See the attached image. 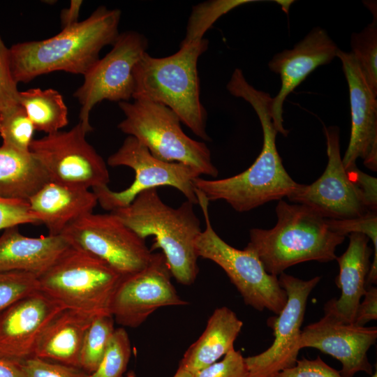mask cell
<instances>
[{
	"instance_id": "cell-27",
	"label": "cell",
	"mask_w": 377,
	"mask_h": 377,
	"mask_svg": "<svg viewBox=\"0 0 377 377\" xmlns=\"http://www.w3.org/2000/svg\"><path fill=\"white\" fill-rule=\"evenodd\" d=\"M111 313L98 314L87 330L79 357V367L88 374L94 372L100 364L115 330Z\"/></svg>"
},
{
	"instance_id": "cell-22",
	"label": "cell",
	"mask_w": 377,
	"mask_h": 377,
	"mask_svg": "<svg viewBox=\"0 0 377 377\" xmlns=\"http://www.w3.org/2000/svg\"><path fill=\"white\" fill-rule=\"evenodd\" d=\"M97 315L63 309L41 332L35 345L34 357L80 368L79 357L83 338Z\"/></svg>"
},
{
	"instance_id": "cell-8",
	"label": "cell",
	"mask_w": 377,
	"mask_h": 377,
	"mask_svg": "<svg viewBox=\"0 0 377 377\" xmlns=\"http://www.w3.org/2000/svg\"><path fill=\"white\" fill-rule=\"evenodd\" d=\"M195 192L205 222V229L195 243L198 257L221 267L246 305L260 311L267 309L279 314L287 302V294L280 286L278 276L268 274L251 249H237L219 236L210 221L209 200L195 188Z\"/></svg>"
},
{
	"instance_id": "cell-34",
	"label": "cell",
	"mask_w": 377,
	"mask_h": 377,
	"mask_svg": "<svg viewBox=\"0 0 377 377\" xmlns=\"http://www.w3.org/2000/svg\"><path fill=\"white\" fill-rule=\"evenodd\" d=\"M27 377H89L80 368L36 357L20 363Z\"/></svg>"
},
{
	"instance_id": "cell-37",
	"label": "cell",
	"mask_w": 377,
	"mask_h": 377,
	"mask_svg": "<svg viewBox=\"0 0 377 377\" xmlns=\"http://www.w3.org/2000/svg\"><path fill=\"white\" fill-rule=\"evenodd\" d=\"M27 223L39 224L28 201L0 198V230Z\"/></svg>"
},
{
	"instance_id": "cell-10",
	"label": "cell",
	"mask_w": 377,
	"mask_h": 377,
	"mask_svg": "<svg viewBox=\"0 0 377 377\" xmlns=\"http://www.w3.org/2000/svg\"><path fill=\"white\" fill-rule=\"evenodd\" d=\"M60 235L71 246L103 260L123 276L144 269L152 256L145 239L111 212L82 216Z\"/></svg>"
},
{
	"instance_id": "cell-1",
	"label": "cell",
	"mask_w": 377,
	"mask_h": 377,
	"mask_svg": "<svg viewBox=\"0 0 377 377\" xmlns=\"http://www.w3.org/2000/svg\"><path fill=\"white\" fill-rule=\"evenodd\" d=\"M226 88L230 94L244 99L255 110L263 130V147L253 163L242 172L219 179L198 177L193 181L194 187L209 202L224 200L238 212L289 198L301 184L288 175L278 153V132L272 117V98L249 84L239 68L234 70Z\"/></svg>"
},
{
	"instance_id": "cell-40",
	"label": "cell",
	"mask_w": 377,
	"mask_h": 377,
	"mask_svg": "<svg viewBox=\"0 0 377 377\" xmlns=\"http://www.w3.org/2000/svg\"><path fill=\"white\" fill-rule=\"evenodd\" d=\"M364 300L360 302L353 324L360 327L372 320L377 319V288L369 286L364 295Z\"/></svg>"
},
{
	"instance_id": "cell-42",
	"label": "cell",
	"mask_w": 377,
	"mask_h": 377,
	"mask_svg": "<svg viewBox=\"0 0 377 377\" xmlns=\"http://www.w3.org/2000/svg\"><path fill=\"white\" fill-rule=\"evenodd\" d=\"M0 377H27L20 363L0 357Z\"/></svg>"
},
{
	"instance_id": "cell-43",
	"label": "cell",
	"mask_w": 377,
	"mask_h": 377,
	"mask_svg": "<svg viewBox=\"0 0 377 377\" xmlns=\"http://www.w3.org/2000/svg\"><path fill=\"white\" fill-rule=\"evenodd\" d=\"M172 377H194V376L182 369L177 368L175 374Z\"/></svg>"
},
{
	"instance_id": "cell-33",
	"label": "cell",
	"mask_w": 377,
	"mask_h": 377,
	"mask_svg": "<svg viewBox=\"0 0 377 377\" xmlns=\"http://www.w3.org/2000/svg\"><path fill=\"white\" fill-rule=\"evenodd\" d=\"M255 1L251 0H221L207 3V15L199 17L192 13L190 18L186 40L202 38L206 30L221 15L234 8Z\"/></svg>"
},
{
	"instance_id": "cell-26",
	"label": "cell",
	"mask_w": 377,
	"mask_h": 377,
	"mask_svg": "<svg viewBox=\"0 0 377 377\" xmlns=\"http://www.w3.org/2000/svg\"><path fill=\"white\" fill-rule=\"evenodd\" d=\"M19 103L36 131L50 134L68 123V108L61 94L54 89L34 88L20 91Z\"/></svg>"
},
{
	"instance_id": "cell-11",
	"label": "cell",
	"mask_w": 377,
	"mask_h": 377,
	"mask_svg": "<svg viewBox=\"0 0 377 377\" xmlns=\"http://www.w3.org/2000/svg\"><path fill=\"white\" fill-rule=\"evenodd\" d=\"M111 50L99 59L84 76L82 85L74 92L80 105L79 123L88 133L93 131L90 112L104 100L129 101L133 98V70L147 52L148 40L135 31L119 33Z\"/></svg>"
},
{
	"instance_id": "cell-20",
	"label": "cell",
	"mask_w": 377,
	"mask_h": 377,
	"mask_svg": "<svg viewBox=\"0 0 377 377\" xmlns=\"http://www.w3.org/2000/svg\"><path fill=\"white\" fill-rule=\"evenodd\" d=\"M39 223L44 224L49 235H60L70 223L93 212L98 203L96 194L87 188L49 182L28 201Z\"/></svg>"
},
{
	"instance_id": "cell-6",
	"label": "cell",
	"mask_w": 377,
	"mask_h": 377,
	"mask_svg": "<svg viewBox=\"0 0 377 377\" xmlns=\"http://www.w3.org/2000/svg\"><path fill=\"white\" fill-rule=\"evenodd\" d=\"M119 107L125 117L118 128L135 138L152 156L165 162L188 165L200 175L218 176L207 145L188 137L182 128L179 118L169 108L143 99L119 102Z\"/></svg>"
},
{
	"instance_id": "cell-29",
	"label": "cell",
	"mask_w": 377,
	"mask_h": 377,
	"mask_svg": "<svg viewBox=\"0 0 377 377\" xmlns=\"http://www.w3.org/2000/svg\"><path fill=\"white\" fill-rule=\"evenodd\" d=\"M353 54L367 84L377 96V16L350 37Z\"/></svg>"
},
{
	"instance_id": "cell-23",
	"label": "cell",
	"mask_w": 377,
	"mask_h": 377,
	"mask_svg": "<svg viewBox=\"0 0 377 377\" xmlns=\"http://www.w3.org/2000/svg\"><path fill=\"white\" fill-rule=\"evenodd\" d=\"M348 236L346 251L336 258L339 267L336 283L341 289V295L327 302L340 318L353 323L360 300L367 291L373 250L368 244L370 239L365 235L351 233Z\"/></svg>"
},
{
	"instance_id": "cell-19",
	"label": "cell",
	"mask_w": 377,
	"mask_h": 377,
	"mask_svg": "<svg viewBox=\"0 0 377 377\" xmlns=\"http://www.w3.org/2000/svg\"><path fill=\"white\" fill-rule=\"evenodd\" d=\"M65 307L36 290L0 313V357L18 363L33 357L36 341L50 320Z\"/></svg>"
},
{
	"instance_id": "cell-17",
	"label": "cell",
	"mask_w": 377,
	"mask_h": 377,
	"mask_svg": "<svg viewBox=\"0 0 377 377\" xmlns=\"http://www.w3.org/2000/svg\"><path fill=\"white\" fill-rule=\"evenodd\" d=\"M339 50L327 32L316 27L293 48L276 53L268 62L269 69L279 75L281 81L272 105V121L278 133L284 136L289 133L283 124V106L287 96L316 68L337 57Z\"/></svg>"
},
{
	"instance_id": "cell-32",
	"label": "cell",
	"mask_w": 377,
	"mask_h": 377,
	"mask_svg": "<svg viewBox=\"0 0 377 377\" xmlns=\"http://www.w3.org/2000/svg\"><path fill=\"white\" fill-rule=\"evenodd\" d=\"M38 276L26 272H0V313L18 300L39 290Z\"/></svg>"
},
{
	"instance_id": "cell-28",
	"label": "cell",
	"mask_w": 377,
	"mask_h": 377,
	"mask_svg": "<svg viewBox=\"0 0 377 377\" xmlns=\"http://www.w3.org/2000/svg\"><path fill=\"white\" fill-rule=\"evenodd\" d=\"M34 131L32 122L20 103L0 112L3 146L22 153H30Z\"/></svg>"
},
{
	"instance_id": "cell-3",
	"label": "cell",
	"mask_w": 377,
	"mask_h": 377,
	"mask_svg": "<svg viewBox=\"0 0 377 377\" xmlns=\"http://www.w3.org/2000/svg\"><path fill=\"white\" fill-rule=\"evenodd\" d=\"M208 40H184L179 50L165 57L145 52L133 70V99L162 104L172 110L198 137L210 141L206 130L207 112L200 101L198 61L208 47Z\"/></svg>"
},
{
	"instance_id": "cell-9",
	"label": "cell",
	"mask_w": 377,
	"mask_h": 377,
	"mask_svg": "<svg viewBox=\"0 0 377 377\" xmlns=\"http://www.w3.org/2000/svg\"><path fill=\"white\" fill-rule=\"evenodd\" d=\"M112 167L127 166L135 172L130 186L121 191L110 190L108 186L93 188L98 203L112 212L128 206L141 192L169 186L179 191L188 200L198 205L193 181L200 174L193 168L177 162H165L151 155L146 147L128 135L118 150L108 158Z\"/></svg>"
},
{
	"instance_id": "cell-7",
	"label": "cell",
	"mask_w": 377,
	"mask_h": 377,
	"mask_svg": "<svg viewBox=\"0 0 377 377\" xmlns=\"http://www.w3.org/2000/svg\"><path fill=\"white\" fill-rule=\"evenodd\" d=\"M123 276L96 256L70 246L38 276L39 290L65 308L110 312Z\"/></svg>"
},
{
	"instance_id": "cell-2",
	"label": "cell",
	"mask_w": 377,
	"mask_h": 377,
	"mask_svg": "<svg viewBox=\"0 0 377 377\" xmlns=\"http://www.w3.org/2000/svg\"><path fill=\"white\" fill-rule=\"evenodd\" d=\"M121 15L119 9L101 6L52 37L13 45L9 53L15 80L27 83L54 71L84 75L100 59L101 50L114 43Z\"/></svg>"
},
{
	"instance_id": "cell-31",
	"label": "cell",
	"mask_w": 377,
	"mask_h": 377,
	"mask_svg": "<svg viewBox=\"0 0 377 377\" xmlns=\"http://www.w3.org/2000/svg\"><path fill=\"white\" fill-rule=\"evenodd\" d=\"M329 228L346 237L351 233L365 235L372 242L374 256L367 278V288L377 283V214L376 211H368L364 214L347 219H327Z\"/></svg>"
},
{
	"instance_id": "cell-18",
	"label": "cell",
	"mask_w": 377,
	"mask_h": 377,
	"mask_svg": "<svg viewBox=\"0 0 377 377\" xmlns=\"http://www.w3.org/2000/svg\"><path fill=\"white\" fill-rule=\"evenodd\" d=\"M350 96L351 130L349 143L342 158L346 169L356 165L358 158L372 171H377V96L367 84L353 54L339 50Z\"/></svg>"
},
{
	"instance_id": "cell-38",
	"label": "cell",
	"mask_w": 377,
	"mask_h": 377,
	"mask_svg": "<svg viewBox=\"0 0 377 377\" xmlns=\"http://www.w3.org/2000/svg\"><path fill=\"white\" fill-rule=\"evenodd\" d=\"M274 377H343L339 371L327 364L319 356L315 360L302 358Z\"/></svg>"
},
{
	"instance_id": "cell-13",
	"label": "cell",
	"mask_w": 377,
	"mask_h": 377,
	"mask_svg": "<svg viewBox=\"0 0 377 377\" xmlns=\"http://www.w3.org/2000/svg\"><path fill=\"white\" fill-rule=\"evenodd\" d=\"M278 279L286 292L287 302L278 316L268 321L274 330L271 346L261 353L244 357L250 377H274L296 364L307 300L320 276L304 281L283 272Z\"/></svg>"
},
{
	"instance_id": "cell-36",
	"label": "cell",
	"mask_w": 377,
	"mask_h": 377,
	"mask_svg": "<svg viewBox=\"0 0 377 377\" xmlns=\"http://www.w3.org/2000/svg\"><path fill=\"white\" fill-rule=\"evenodd\" d=\"M194 377H250L244 357L235 348L223 358L200 370Z\"/></svg>"
},
{
	"instance_id": "cell-30",
	"label": "cell",
	"mask_w": 377,
	"mask_h": 377,
	"mask_svg": "<svg viewBox=\"0 0 377 377\" xmlns=\"http://www.w3.org/2000/svg\"><path fill=\"white\" fill-rule=\"evenodd\" d=\"M131 355V345L123 327L114 330L102 360L89 377H124Z\"/></svg>"
},
{
	"instance_id": "cell-41",
	"label": "cell",
	"mask_w": 377,
	"mask_h": 377,
	"mask_svg": "<svg viewBox=\"0 0 377 377\" xmlns=\"http://www.w3.org/2000/svg\"><path fill=\"white\" fill-rule=\"evenodd\" d=\"M82 3V0H71L69 6L61 10L60 19L62 29L72 27L80 22L78 17Z\"/></svg>"
},
{
	"instance_id": "cell-35",
	"label": "cell",
	"mask_w": 377,
	"mask_h": 377,
	"mask_svg": "<svg viewBox=\"0 0 377 377\" xmlns=\"http://www.w3.org/2000/svg\"><path fill=\"white\" fill-rule=\"evenodd\" d=\"M19 95L11 71L9 48L0 36V112L19 104Z\"/></svg>"
},
{
	"instance_id": "cell-12",
	"label": "cell",
	"mask_w": 377,
	"mask_h": 377,
	"mask_svg": "<svg viewBox=\"0 0 377 377\" xmlns=\"http://www.w3.org/2000/svg\"><path fill=\"white\" fill-rule=\"evenodd\" d=\"M87 134L78 123L68 131L33 140L30 152L50 182L87 189L108 186L110 174L106 163L87 142Z\"/></svg>"
},
{
	"instance_id": "cell-21",
	"label": "cell",
	"mask_w": 377,
	"mask_h": 377,
	"mask_svg": "<svg viewBox=\"0 0 377 377\" xmlns=\"http://www.w3.org/2000/svg\"><path fill=\"white\" fill-rule=\"evenodd\" d=\"M61 235L24 236L18 226L0 236V272H26L39 276L70 247Z\"/></svg>"
},
{
	"instance_id": "cell-5",
	"label": "cell",
	"mask_w": 377,
	"mask_h": 377,
	"mask_svg": "<svg viewBox=\"0 0 377 377\" xmlns=\"http://www.w3.org/2000/svg\"><path fill=\"white\" fill-rule=\"evenodd\" d=\"M188 200L177 207L165 204L157 188L139 193L126 207L110 212L142 239L153 236L150 251L161 249L172 276L181 284H192L198 274L195 240L200 222Z\"/></svg>"
},
{
	"instance_id": "cell-39",
	"label": "cell",
	"mask_w": 377,
	"mask_h": 377,
	"mask_svg": "<svg viewBox=\"0 0 377 377\" xmlns=\"http://www.w3.org/2000/svg\"><path fill=\"white\" fill-rule=\"evenodd\" d=\"M348 175L361 193L369 211L377 209V179L363 172L357 165L346 169Z\"/></svg>"
},
{
	"instance_id": "cell-15",
	"label": "cell",
	"mask_w": 377,
	"mask_h": 377,
	"mask_svg": "<svg viewBox=\"0 0 377 377\" xmlns=\"http://www.w3.org/2000/svg\"><path fill=\"white\" fill-rule=\"evenodd\" d=\"M171 276L163 253H152L144 269L124 276L119 284L110 307L114 321L135 328L159 308L187 304L177 294Z\"/></svg>"
},
{
	"instance_id": "cell-4",
	"label": "cell",
	"mask_w": 377,
	"mask_h": 377,
	"mask_svg": "<svg viewBox=\"0 0 377 377\" xmlns=\"http://www.w3.org/2000/svg\"><path fill=\"white\" fill-rule=\"evenodd\" d=\"M277 222L271 229L252 228L246 247L253 251L265 271L279 276L290 267L308 261L336 260L344 236L332 231L326 219L310 207L279 200Z\"/></svg>"
},
{
	"instance_id": "cell-16",
	"label": "cell",
	"mask_w": 377,
	"mask_h": 377,
	"mask_svg": "<svg viewBox=\"0 0 377 377\" xmlns=\"http://www.w3.org/2000/svg\"><path fill=\"white\" fill-rule=\"evenodd\" d=\"M324 316L301 332L300 348H313L338 360L343 377L359 371L372 374L367 352L377 339L376 327H360L340 318L327 302Z\"/></svg>"
},
{
	"instance_id": "cell-25",
	"label": "cell",
	"mask_w": 377,
	"mask_h": 377,
	"mask_svg": "<svg viewBox=\"0 0 377 377\" xmlns=\"http://www.w3.org/2000/svg\"><path fill=\"white\" fill-rule=\"evenodd\" d=\"M49 182L46 171L31 152L0 146V198L29 201Z\"/></svg>"
},
{
	"instance_id": "cell-44",
	"label": "cell",
	"mask_w": 377,
	"mask_h": 377,
	"mask_svg": "<svg viewBox=\"0 0 377 377\" xmlns=\"http://www.w3.org/2000/svg\"><path fill=\"white\" fill-rule=\"evenodd\" d=\"M371 377H377L376 371H375V373L374 374H372Z\"/></svg>"
},
{
	"instance_id": "cell-24",
	"label": "cell",
	"mask_w": 377,
	"mask_h": 377,
	"mask_svg": "<svg viewBox=\"0 0 377 377\" xmlns=\"http://www.w3.org/2000/svg\"><path fill=\"white\" fill-rule=\"evenodd\" d=\"M242 321L226 306L212 313L201 336L184 353L178 368L193 376L234 349Z\"/></svg>"
},
{
	"instance_id": "cell-14",
	"label": "cell",
	"mask_w": 377,
	"mask_h": 377,
	"mask_svg": "<svg viewBox=\"0 0 377 377\" xmlns=\"http://www.w3.org/2000/svg\"><path fill=\"white\" fill-rule=\"evenodd\" d=\"M327 164L323 175L311 184H300L288 199L307 206L327 219L359 217L368 211L362 196L350 179L340 153V132L337 126H324Z\"/></svg>"
}]
</instances>
